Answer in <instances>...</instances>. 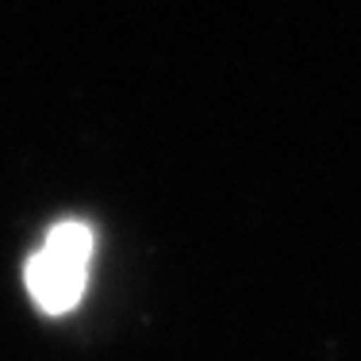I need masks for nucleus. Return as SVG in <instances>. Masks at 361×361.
Segmentation results:
<instances>
[{
	"label": "nucleus",
	"instance_id": "f257e3e1",
	"mask_svg": "<svg viewBox=\"0 0 361 361\" xmlns=\"http://www.w3.org/2000/svg\"><path fill=\"white\" fill-rule=\"evenodd\" d=\"M92 231L77 219H66L42 238L27 262V292L47 315H66L77 307L89 281Z\"/></svg>",
	"mask_w": 361,
	"mask_h": 361
}]
</instances>
